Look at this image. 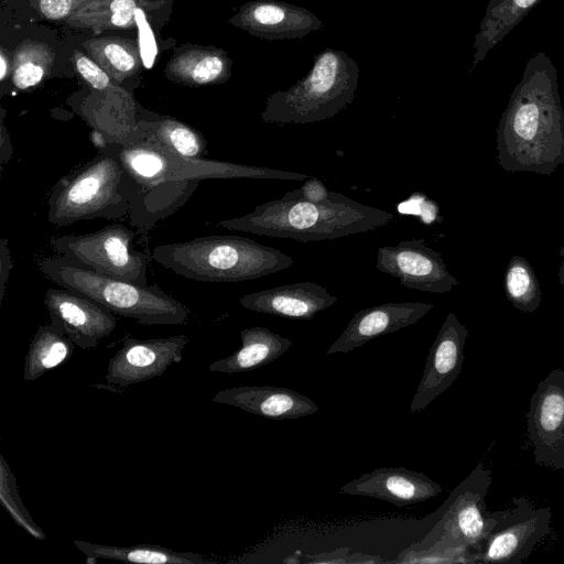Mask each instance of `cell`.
<instances>
[{
  "mask_svg": "<svg viewBox=\"0 0 564 564\" xmlns=\"http://www.w3.org/2000/svg\"><path fill=\"white\" fill-rule=\"evenodd\" d=\"M102 151L118 158L123 169L119 193L129 203L130 220L153 227L172 215L208 178L304 181V173L224 161L185 158L141 130L138 138L109 142Z\"/></svg>",
  "mask_w": 564,
  "mask_h": 564,
  "instance_id": "6da1fadb",
  "label": "cell"
},
{
  "mask_svg": "<svg viewBox=\"0 0 564 564\" xmlns=\"http://www.w3.org/2000/svg\"><path fill=\"white\" fill-rule=\"evenodd\" d=\"M394 215L360 204L341 193L322 202H311L285 194L258 205L243 216L221 220L228 230L259 236L289 238L302 242L336 239L367 232L393 220Z\"/></svg>",
  "mask_w": 564,
  "mask_h": 564,
  "instance_id": "7a4b0ae2",
  "label": "cell"
},
{
  "mask_svg": "<svg viewBox=\"0 0 564 564\" xmlns=\"http://www.w3.org/2000/svg\"><path fill=\"white\" fill-rule=\"evenodd\" d=\"M155 262L200 282L254 280L290 268L294 260L279 249L240 236L212 235L156 246Z\"/></svg>",
  "mask_w": 564,
  "mask_h": 564,
  "instance_id": "3957f363",
  "label": "cell"
},
{
  "mask_svg": "<svg viewBox=\"0 0 564 564\" xmlns=\"http://www.w3.org/2000/svg\"><path fill=\"white\" fill-rule=\"evenodd\" d=\"M36 265L43 275L63 289L142 325H183L188 319V308L158 285H139L100 274L59 254L41 258Z\"/></svg>",
  "mask_w": 564,
  "mask_h": 564,
  "instance_id": "277c9868",
  "label": "cell"
},
{
  "mask_svg": "<svg viewBox=\"0 0 564 564\" xmlns=\"http://www.w3.org/2000/svg\"><path fill=\"white\" fill-rule=\"evenodd\" d=\"M358 79L357 62L341 50L326 47L313 56L305 77L267 98L261 120L306 124L333 118L354 101Z\"/></svg>",
  "mask_w": 564,
  "mask_h": 564,
  "instance_id": "5b68a950",
  "label": "cell"
},
{
  "mask_svg": "<svg viewBox=\"0 0 564 564\" xmlns=\"http://www.w3.org/2000/svg\"><path fill=\"white\" fill-rule=\"evenodd\" d=\"M491 474L482 463L452 491L430 533L405 551L417 553L410 562H476L477 550L497 522L486 508Z\"/></svg>",
  "mask_w": 564,
  "mask_h": 564,
  "instance_id": "8992f818",
  "label": "cell"
},
{
  "mask_svg": "<svg viewBox=\"0 0 564 564\" xmlns=\"http://www.w3.org/2000/svg\"><path fill=\"white\" fill-rule=\"evenodd\" d=\"M122 176L118 158L100 151L97 158L62 177L52 188L47 200L48 221L68 226L95 218H123L130 206L119 193Z\"/></svg>",
  "mask_w": 564,
  "mask_h": 564,
  "instance_id": "52a82bcc",
  "label": "cell"
},
{
  "mask_svg": "<svg viewBox=\"0 0 564 564\" xmlns=\"http://www.w3.org/2000/svg\"><path fill=\"white\" fill-rule=\"evenodd\" d=\"M134 232L113 224L85 235H62L50 238L59 256L74 259L89 269L139 285H148L150 256L133 248Z\"/></svg>",
  "mask_w": 564,
  "mask_h": 564,
  "instance_id": "ba28073f",
  "label": "cell"
},
{
  "mask_svg": "<svg viewBox=\"0 0 564 564\" xmlns=\"http://www.w3.org/2000/svg\"><path fill=\"white\" fill-rule=\"evenodd\" d=\"M549 507L535 508L525 497L512 498L511 505L496 511L497 522L475 553L476 562L520 564L547 535Z\"/></svg>",
  "mask_w": 564,
  "mask_h": 564,
  "instance_id": "9c48e42d",
  "label": "cell"
},
{
  "mask_svg": "<svg viewBox=\"0 0 564 564\" xmlns=\"http://www.w3.org/2000/svg\"><path fill=\"white\" fill-rule=\"evenodd\" d=\"M528 434L535 463L564 470V370L554 369L541 380L530 399Z\"/></svg>",
  "mask_w": 564,
  "mask_h": 564,
  "instance_id": "30bf717a",
  "label": "cell"
},
{
  "mask_svg": "<svg viewBox=\"0 0 564 564\" xmlns=\"http://www.w3.org/2000/svg\"><path fill=\"white\" fill-rule=\"evenodd\" d=\"M188 341L186 335L152 339L126 336L108 362L105 379L109 384L127 388L160 377L172 364L182 361Z\"/></svg>",
  "mask_w": 564,
  "mask_h": 564,
  "instance_id": "8fae6325",
  "label": "cell"
},
{
  "mask_svg": "<svg viewBox=\"0 0 564 564\" xmlns=\"http://www.w3.org/2000/svg\"><path fill=\"white\" fill-rule=\"evenodd\" d=\"M376 268L409 289L442 293L454 283L440 254L423 239L379 247Z\"/></svg>",
  "mask_w": 564,
  "mask_h": 564,
  "instance_id": "7c38bea8",
  "label": "cell"
},
{
  "mask_svg": "<svg viewBox=\"0 0 564 564\" xmlns=\"http://www.w3.org/2000/svg\"><path fill=\"white\" fill-rule=\"evenodd\" d=\"M44 305L51 323L83 349L96 347L117 325L113 313L66 289H48Z\"/></svg>",
  "mask_w": 564,
  "mask_h": 564,
  "instance_id": "4fadbf2b",
  "label": "cell"
},
{
  "mask_svg": "<svg viewBox=\"0 0 564 564\" xmlns=\"http://www.w3.org/2000/svg\"><path fill=\"white\" fill-rule=\"evenodd\" d=\"M466 328L449 314L432 344L410 413L423 411L457 379L464 362Z\"/></svg>",
  "mask_w": 564,
  "mask_h": 564,
  "instance_id": "5bb4252c",
  "label": "cell"
},
{
  "mask_svg": "<svg viewBox=\"0 0 564 564\" xmlns=\"http://www.w3.org/2000/svg\"><path fill=\"white\" fill-rule=\"evenodd\" d=\"M230 22L265 40L301 39L322 30L319 18L306 8L280 0H254L243 4Z\"/></svg>",
  "mask_w": 564,
  "mask_h": 564,
  "instance_id": "9a60e30c",
  "label": "cell"
},
{
  "mask_svg": "<svg viewBox=\"0 0 564 564\" xmlns=\"http://www.w3.org/2000/svg\"><path fill=\"white\" fill-rule=\"evenodd\" d=\"M433 308L423 302H390L357 312L326 354L349 352L366 343L415 324Z\"/></svg>",
  "mask_w": 564,
  "mask_h": 564,
  "instance_id": "2e32d148",
  "label": "cell"
},
{
  "mask_svg": "<svg viewBox=\"0 0 564 564\" xmlns=\"http://www.w3.org/2000/svg\"><path fill=\"white\" fill-rule=\"evenodd\" d=\"M339 491L344 495L372 497L404 507L437 496L442 487L423 473L404 467H381L345 484Z\"/></svg>",
  "mask_w": 564,
  "mask_h": 564,
  "instance_id": "e0dca14e",
  "label": "cell"
},
{
  "mask_svg": "<svg viewBox=\"0 0 564 564\" xmlns=\"http://www.w3.org/2000/svg\"><path fill=\"white\" fill-rule=\"evenodd\" d=\"M338 301L323 285L297 282L246 294L239 299L242 307L270 315L310 321Z\"/></svg>",
  "mask_w": 564,
  "mask_h": 564,
  "instance_id": "ac0fdd59",
  "label": "cell"
},
{
  "mask_svg": "<svg viewBox=\"0 0 564 564\" xmlns=\"http://www.w3.org/2000/svg\"><path fill=\"white\" fill-rule=\"evenodd\" d=\"M213 402L232 405L271 420L299 419L318 411V405L306 395L272 386L226 388L214 395Z\"/></svg>",
  "mask_w": 564,
  "mask_h": 564,
  "instance_id": "d6986e66",
  "label": "cell"
},
{
  "mask_svg": "<svg viewBox=\"0 0 564 564\" xmlns=\"http://www.w3.org/2000/svg\"><path fill=\"white\" fill-rule=\"evenodd\" d=\"M241 347L228 357L214 361L209 370L221 373H239L265 366L289 350L292 340L254 326L240 332Z\"/></svg>",
  "mask_w": 564,
  "mask_h": 564,
  "instance_id": "ffe728a7",
  "label": "cell"
},
{
  "mask_svg": "<svg viewBox=\"0 0 564 564\" xmlns=\"http://www.w3.org/2000/svg\"><path fill=\"white\" fill-rule=\"evenodd\" d=\"M542 0H489L475 35L474 58L469 73L482 62Z\"/></svg>",
  "mask_w": 564,
  "mask_h": 564,
  "instance_id": "44dd1931",
  "label": "cell"
},
{
  "mask_svg": "<svg viewBox=\"0 0 564 564\" xmlns=\"http://www.w3.org/2000/svg\"><path fill=\"white\" fill-rule=\"evenodd\" d=\"M74 544L86 556L87 563H95L97 560L148 564L210 563L209 560L205 558L200 554L192 552H175L161 545L138 544L131 546H113L80 540H75Z\"/></svg>",
  "mask_w": 564,
  "mask_h": 564,
  "instance_id": "7402d4cb",
  "label": "cell"
},
{
  "mask_svg": "<svg viewBox=\"0 0 564 564\" xmlns=\"http://www.w3.org/2000/svg\"><path fill=\"white\" fill-rule=\"evenodd\" d=\"M75 344L52 323L42 325L31 339L25 355L23 378L34 381L48 370L65 364Z\"/></svg>",
  "mask_w": 564,
  "mask_h": 564,
  "instance_id": "603a6c76",
  "label": "cell"
},
{
  "mask_svg": "<svg viewBox=\"0 0 564 564\" xmlns=\"http://www.w3.org/2000/svg\"><path fill=\"white\" fill-rule=\"evenodd\" d=\"M231 61L223 51L192 50L172 59L170 70L175 78L188 85L221 83L229 78Z\"/></svg>",
  "mask_w": 564,
  "mask_h": 564,
  "instance_id": "cb8c5ba5",
  "label": "cell"
},
{
  "mask_svg": "<svg viewBox=\"0 0 564 564\" xmlns=\"http://www.w3.org/2000/svg\"><path fill=\"white\" fill-rule=\"evenodd\" d=\"M141 130L178 155L203 159L208 154L207 141L191 126L172 118L142 121Z\"/></svg>",
  "mask_w": 564,
  "mask_h": 564,
  "instance_id": "d4e9b609",
  "label": "cell"
},
{
  "mask_svg": "<svg viewBox=\"0 0 564 564\" xmlns=\"http://www.w3.org/2000/svg\"><path fill=\"white\" fill-rule=\"evenodd\" d=\"M86 50L117 80L133 75L140 66V48L134 41L107 37L84 43Z\"/></svg>",
  "mask_w": 564,
  "mask_h": 564,
  "instance_id": "484cf974",
  "label": "cell"
},
{
  "mask_svg": "<svg viewBox=\"0 0 564 564\" xmlns=\"http://www.w3.org/2000/svg\"><path fill=\"white\" fill-rule=\"evenodd\" d=\"M0 501L12 520L36 540H45V532L35 523L21 500L17 478L0 454Z\"/></svg>",
  "mask_w": 564,
  "mask_h": 564,
  "instance_id": "4316f807",
  "label": "cell"
},
{
  "mask_svg": "<svg viewBox=\"0 0 564 564\" xmlns=\"http://www.w3.org/2000/svg\"><path fill=\"white\" fill-rule=\"evenodd\" d=\"M48 64V53L42 46H23L14 57L12 75L14 86L26 89L37 85L45 75Z\"/></svg>",
  "mask_w": 564,
  "mask_h": 564,
  "instance_id": "83f0119b",
  "label": "cell"
},
{
  "mask_svg": "<svg viewBox=\"0 0 564 564\" xmlns=\"http://www.w3.org/2000/svg\"><path fill=\"white\" fill-rule=\"evenodd\" d=\"M134 22L139 31V48L144 67L151 68L158 54L154 35L145 20L144 12L138 8L134 13Z\"/></svg>",
  "mask_w": 564,
  "mask_h": 564,
  "instance_id": "f1b7e54d",
  "label": "cell"
},
{
  "mask_svg": "<svg viewBox=\"0 0 564 564\" xmlns=\"http://www.w3.org/2000/svg\"><path fill=\"white\" fill-rule=\"evenodd\" d=\"M74 61L78 73L95 89H105L109 85L107 73L88 56L75 51Z\"/></svg>",
  "mask_w": 564,
  "mask_h": 564,
  "instance_id": "f546056e",
  "label": "cell"
},
{
  "mask_svg": "<svg viewBox=\"0 0 564 564\" xmlns=\"http://www.w3.org/2000/svg\"><path fill=\"white\" fill-rule=\"evenodd\" d=\"M137 9L135 0H112L109 6L110 23L118 28L131 25Z\"/></svg>",
  "mask_w": 564,
  "mask_h": 564,
  "instance_id": "4dcf8cb0",
  "label": "cell"
},
{
  "mask_svg": "<svg viewBox=\"0 0 564 564\" xmlns=\"http://www.w3.org/2000/svg\"><path fill=\"white\" fill-rule=\"evenodd\" d=\"M288 194L311 202H322L328 198L333 194V191L327 189L317 177H308L300 188L291 191Z\"/></svg>",
  "mask_w": 564,
  "mask_h": 564,
  "instance_id": "1f68e13d",
  "label": "cell"
},
{
  "mask_svg": "<svg viewBox=\"0 0 564 564\" xmlns=\"http://www.w3.org/2000/svg\"><path fill=\"white\" fill-rule=\"evenodd\" d=\"M530 275L523 267H513L507 275V289L514 299L523 297L530 289Z\"/></svg>",
  "mask_w": 564,
  "mask_h": 564,
  "instance_id": "d6a6232c",
  "label": "cell"
},
{
  "mask_svg": "<svg viewBox=\"0 0 564 564\" xmlns=\"http://www.w3.org/2000/svg\"><path fill=\"white\" fill-rule=\"evenodd\" d=\"M73 6V0H40V10L48 19L65 18Z\"/></svg>",
  "mask_w": 564,
  "mask_h": 564,
  "instance_id": "836d02e7",
  "label": "cell"
},
{
  "mask_svg": "<svg viewBox=\"0 0 564 564\" xmlns=\"http://www.w3.org/2000/svg\"><path fill=\"white\" fill-rule=\"evenodd\" d=\"M11 269L12 259L8 247V240L2 238L0 242V303L2 302L6 293V286Z\"/></svg>",
  "mask_w": 564,
  "mask_h": 564,
  "instance_id": "e575fe53",
  "label": "cell"
},
{
  "mask_svg": "<svg viewBox=\"0 0 564 564\" xmlns=\"http://www.w3.org/2000/svg\"><path fill=\"white\" fill-rule=\"evenodd\" d=\"M0 154H1V166H3L6 164V162L12 155V147H11L10 138H9V134H8L3 123H2V128H1Z\"/></svg>",
  "mask_w": 564,
  "mask_h": 564,
  "instance_id": "d590c367",
  "label": "cell"
},
{
  "mask_svg": "<svg viewBox=\"0 0 564 564\" xmlns=\"http://www.w3.org/2000/svg\"><path fill=\"white\" fill-rule=\"evenodd\" d=\"M0 61H1V76H0V78H1V80H3L6 78L7 73H8V70H7V59H6L3 54H1Z\"/></svg>",
  "mask_w": 564,
  "mask_h": 564,
  "instance_id": "8d00e7d4",
  "label": "cell"
}]
</instances>
